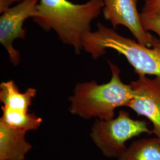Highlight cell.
Wrapping results in <instances>:
<instances>
[{
	"label": "cell",
	"instance_id": "6da1fadb",
	"mask_svg": "<svg viewBox=\"0 0 160 160\" xmlns=\"http://www.w3.org/2000/svg\"><path fill=\"white\" fill-rule=\"evenodd\" d=\"M104 0H88L74 4L68 0H39L34 22L45 31L53 30L77 54L82 50L83 34L91 31V23L103 10Z\"/></svg>",
	"mask_w": 160,
	"mask_h": 160
},
{
	"label": "cell",
	"instance_id": "7a4b0ae2",
	"mask_svg": "<svg viewBox=\"0 0 160 160\" xmlns=\"http://www.w3.org/2000/svg\"><path fill=\"white\" fill-rule=\"evenodd\" d=\"M112 77L110 81L98 84L96 81L78 82L69 97V112L86 120L95 118L109 120L114 118L115 110L128 104L133 97L131 86L120 78V69L108 60Z\"/></svg>",
	"mask_w": 160,
	"mask_h": 160
},
{
	"label": "cell",
	"instance_id": "3957f363",
	"mask_svg": "<svg viewBox=\"0 0 160 160\" xmlns=\"http://www.w3.org/2000/svg\"><path fill=\"white\" fill-rule=\"evenodd\" d=\"M81 45L82 50L90 53L94 59L103 56L110 49L126 58L138 76L160 77V43L153 47L144 46L98 23L95 31L83 34Z\"/></svg>",
	"mask_w": 160,
	"mask_h": 160
},
{
	"label": "cell",
	"instance_id": "277c9868",
	"mask_svg": "<svg viewBox=\"0 0 160 160\" xmlns=\"http://www.w3.org/2000/svg\"><path fill=\"white\" fill-rule=\"evenodd\" d=\"M152 133L145 120L133 119L125 110L109 120L96 119L91 128L92 142L104 157L118 158L125 151L126 142L141 134Z\"/></svg>",
	"mask_w": 160,
	"mask_h": 160
},
{
	"label": "cell",
	"instance_id": "5b68a950",
	"mask_svg": "<svg viewBox=\"0 0 160 160\" xmlns=\"http://www.w3.org/2000/svg\"><path fill=\"white\" fill-rule=\"evenodd\" d=\"M39 1L23 0L7 9L0 17V42L6 49L14 66L20 63V54L13 47V42L17 39H24L26 38V32L23 24L28 18L34 17Z\"/></svg>",
	"mask_w": 160,
	"mask_h": 160
},
{
	"label": "cell",
	"instance_id": "8992f818",
	"mask_svg": "<svg viewBox=\"0 0 160 160\" xmlns=\"http://www.w3.org/2000/svg\"><path fill=\"white\" fill-rule=\"evenodd\" d=\"M130 85L133 97L127 107L147 118L152 125V133L160 140V77L151 79L139 75Z\"/></svg>",
	"mask_w": 160,
	"mask_h": 160
},
{
	"label": "cell",
	"instance_id": "52a82bcc",
	"mask_svg": "<svg viewBox=\"0 0 160 160\" xmlns=\"http://www.w3.org/2000/svg\"><path fill=\"white\" fill-rule=\"evenodd\" d=\"M103 13L105 19L109 20L113 28L122 25L129 30L140 44L153 47L160 43L146 31L141 21L138 12V0H104Z\"/></svg>",
	"mask_w": 160,
	"mask_h": 160
},
{
	"label": "cell",
	"instance_id": "ba28073f",
	"mask_svg": "<svg viewBox=\"0 0 160 160\" xmlns=\"http://www.w3.org/2000/svg\"><path fill=\"white\" fill-rule=\"evenodd\" d=\"M28 132L0 123V160H24L33 148L26 139Z\"/></svg>",
	"mask_w": 160,
	"mask_h": 160
},
{
	"label": "cell",
	"instance_id": "9c48e42d",
	"mask_svg": "<svg viewBox=\"0 0 160 160\" xmlns=\"http://www.w3.org/2000/svg\"><path fill=\"white\" fill-rule=\"evenodd\" d=\"M37 90L33 87L21 92L13 80L2 82L0 84V102L3 106L17 110L29 112Z\"/></svg>",
	"mask_w": 160,
	"mask_h": 160
},
{
	"label": "cell",
	"instance_id": "30bf717a",
	"mask_svg": "<svg viewBox=\"0 0 160 160\" xmlns=\"http://www.w3.org/2000/svg\"><path fill=\"white\" fill-rule=\"evenodd\" d=\"M117 160H160V140L156 137L136 140Z\"/></svg>",
	"mask_w": 160,
	"mask_h": 160
},
{
	"label": "cell",
	"instance_id": "8fae6325",
	"mask_svg": "<svg viewBox=\"0 0 160 160\" xmlns=\"http://www.w3.org/2000/svg\"><path fill=\"white\" fill-rule=\"evenodd\" d=\"M2 114L0 123L14 128L28 132L38 130L41 126L43 120L42 118L29 112L10 109L2 106Z\"/></svg>",
	"mask_w": 160,
	"mask_h": 160
},
{
	"label": "cell",
	"instance_id": "7c38bea8",
	"mask_svg": "<svg viewBox=\"0 0 160 160\" xmlns=\"http://www.w3.org/2000/svg\"><path fill=\"white\" fill-rule=\"evenodd\" d=\"M140 17L144 29L147 32H155L159 36L160 40V17L149 16L143 12L140 14Z\"/></svg>",
	"mask_w": 160,
	"mask_h": 160
},
{
	"label": "cell",
	"instance_id": "4fadbf2b",
	"mask_svg": "<svg viewBox=\"0 0 160 160\" xmlns=\"http://www.w3.org/2000/svg\"><path fill=\"white\" fill-rule=\"evenodd\" d=\"M142 12L160 17V0H145Z\"/></svg>",
	"mask_w": 160,
	"mask_h": 160
},
{
	"label": "cell",
	"instance_id": "5bb4252c",
	"mask_svg": "<svg viewBox=\"0 0 160 160\" xmlns=\"http://www.w3.org/2000/svg\"><path fill=\"white\" fill-rule=\"evenodd\" d=\"M23 0H0V13L6 12L7 9L11 7V6L15 2L19 3Z\"/></svg>",
	"mask_w": 160,
	"mask_h": 160
}]
</instances>
